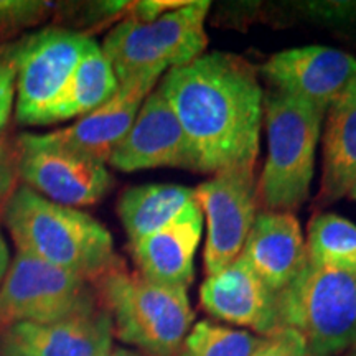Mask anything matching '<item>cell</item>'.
<instances>
[{"label":"cell","instance_id":"cell-25","mask_svg":"<svg viewBox=\"0 0 356 356\" xmlns=\"http://www.w3.org/2000/svg\"><path fill=\"white\" fill-rule=\"evenodd\" d=\"M252 356H315L299 333L282 328L267 337L266 343Z\"/></svg>","mask_w":356,"mask_h":356},{"label":"cell","instance_id":"cell-12","mask_svg":"<svg viewBox=\"0 0 356 356\" xmlns=\"http://www.w3.org/2000/svg\"><path fill=\"white\" fill-rule=\"evenodd\" d=\"M262 74L275 91L307 102L325 115L356 76V58L320 44L291 48L270 56L262 65Z\"/></svg>","mask_w":356,"mask_h":356},{"label":"cell","instance_id":"cell-14","mask_svg":"<svg viewBox=\"0 0 356 356\" xmlns=\"http://www.w3.org/2000/svg\"><path fill=\"white\" fill-rule=\"evenodd\" d=\"M113 320L97 307L51 323H15L0 330V356H102L113 348Z\"/></svg>","mask_w":356,"mask_h":356},{"label":"cell","instance_id":"cell-29","mask_svg":"<svg viewBox=\"0 0 356 356\" xmlns=\"http://www.w3.org/2000/svg\"><path fill=\"white\" fill-rule=\"evenodd\" d=\"M350 197H351V198H353V200H356V185H355V188H353V190H351Z\"/></svg>","mask_w":356,"mask_h":356},{"label":"cell","instance_id":"cell-6","mask_svg":"<svg viewBox=\"0 0 356 356\" xmlns=\"http://www.w3.org/2000/svg\"><path fill=\"white\" fill-rule=\"evenodd\" d=\"M210 2H184L154 20L136 17L122 20L111 30L102 51L119 83L145 71L180 68L203 55L208 44L204 22Z\"/></svg>","mask_w":356,"mask_h":356},{"label":"cell","instance_id":"cell-9","mask_svg":"<svg viewBox=\"0 0 356 356\" xmlns=\"http://www.w3.org/2000/svg\"><path fill=\"white\" fill-rule=\"evenodd\" d=\"M256 165L226 168L195 188L203 220L207 244L203 261L207 275L216 274L241 254L257 215Z\"/></svg>","mask_w":356,"mask_h":356},{"label":"cell","instance_id":"cell-13","mask_svg":"<svg viewBox=\"0 0 356 356\" xmlns=\"http://www.w3.org/2000/svg\"><path fill=\"white\" fill-rule=\"evenodd\" d=\"M109 163L121 172L172 167L193 170V160L170 102L159 86L142 102L139 113Z\"/></svg>","mask_w":356,"mask_h":356},{"label":"cell","instance_id":"cell-24","mask_svg":"<svg viewBox=\"0 0 356 356\" xmlns=\"http://www.w3.org/2000/svg\"><path fill=\"white\" fill-rule=\"evenodd\" d=\"M19 180V152L17 142L8 140L7 137L0 139V216L3 208L17 188Z\"/></svg>","mask_w":356,"mask_h":356},{"label":"cell","instance_id":"cell-19","mask_svg":"<svg viewBox=\"0 0 356 356\" xmlns=\"http://www.w3.org/2000/svg\"><path fill=\"white\" fill-rule=\"evenodd\" d=\"M195 207H198V200L193 188L152 184L124 191L118 211L132 244L168 228Z\"/></svg>","mask_w":356,"mask_h":356},{"label":"cell","instance_id":"cell-11","mask_svg":"<svg viewBox=\"0 0 356 356\" xmlns=\"http://www.w3.org/2000/svg\"><path fill=\"white\" fill-rule=\"evenodd\" d=\"M19 178L50 202L63 207L95 204L113 188L114 180L104 163L30 140H17Z\"/></svg>","mask_w":356,"mask_h":356},{"label":"cell","instance_id":"cell-17","mask_svg":"<svg viewBox=\"0 0 356 356\" xmlns=\"http://www.w3.org/2000/svg\"><path fill=\"white\" fill-rule=\"evenodd\" d=\"M202 231L203 213L198 204L168 228L132 243L137 273L160 286L188 289Z\"/></svg>","mask_w":356,"mask_h":356},{"label":"cell","instance_id":"cell-15","mask_svg":"<svg viewBox=\"0 0 356 356\" xmlns=\"http://www.w3.org/2000/svg\"><path fill=\"white\" fill-rule=\"evenodd\" d=\"M200 302L215 318L249 327L261 337H270L280 330L277 293L239 256L204 279Z\"/></svg>","mask_w":356,"mask_h":356},{"label":"cell","instance_id":"cell-26","mask_svg":"<svg viewBox=\"0 0 356 356\" xmlns=\"http://www.w3.org/2000/svg\"><path fill=\"white\" fill-rule=\"evenodd\" d=\"M15 95V66L7 48H0V134L7 126Z\"/></svg>","mask_w":356,"mask_h":356},{"label":"cell","instance_id":"cell-22","mask_svg":"<svg viewBox=\"0 0 356 356\" xmlns=\"http://www.w3.org/2000/svg\"><path fill=\"white\" fill-rule=\"evenodd\" d=\"M266 340L267 337L202 320L190 328L175 356H252Z\"/></svg>","mask_w":356,"mask_h":356},{"label":"cell","instance_id":"cell-21","mask_svg":"<svg viewBox=\"0 0 356 356\" xmlns=\"http://www.w3.org/2000/svg\"><path fill=\"white\" fill-rule=\"evenodd\" d=\"M305 249L314 264L356 275V225L346 218L335 213L315 215Z\"/></svg>","mask_w":356,"mask_h":356},{"label":"cell","instance_id":"cell-1","mask_svg":"<svg viewBox=\"0 0 356 356\" xmlns=\"http://www.w3.org/2000/svg\"><path fill=\"white\" fill-rule=\"evenodd\" d=\"M193 160V172L256 165L264 92L254 66L233 53H203L159 84Z\"/></svg>","mask_w":356,"mask_h":356},{"label":"cell","instance_id":"cell-20","mask_svg":"<svg viewBox=\"0 0 356 356\" xmlns=\"http://www.w3.org/2000/svg\"><path fill=\"white\" fill-rule=\"evenodd\" d=\"M118 88L119 81L104 51L96 42L89 40L63 92L42 115L38 126L68 121L78 115L83 118L111 99Z\"/></svg>","mask_w":356,"mask_h":356},{"label":"cell","instance_id":"cell-28","mask_svg":"<svg viewBox=\"0 0 356 356\" xmlns=\"http://www.w3.org/2000/svg\"><path fill=\"white\" fill-rule=\"evenodd\" d=\"M102 356H140V355L134 353V351L124 350V348H111L108 353L102 355Z\"/></svg>","mask_w":356,"mask_h":356},{"label":"cell","instance_id":"cell-7","mask_svg":"<svg viewBox=\"0 0 356 356\" xmlns=\"http://www.w3.org/2000/svg\"><path fill=\"white\" fill-rule=\"evenodd\" d=\"M96 309L86 279L19 251L0 284V330L24 322H60Z\"/></svg>","mask_w":356,"mask_h":356},{"label":"cell","instance_id":"cell-3","mask_svg":"<svg viewBox=\"0 0 356 356\" xmlns=\"http://www.w3.org/2000/svg\"><path fill=\"white\" fill-rule=\"evenodd\" d=\"M95 284L119 340L150 356H175L195 320L186 289L155 284L119 259Z\"/></svg>","mask_w":356,"mask_h":356},{"label":"cell","instance_id":"cell-8","mask_svg":"<svg viewBox=\"0 0 356 356\" xmlns=\"http://www.w3.org/2000/svg\"><path fill=\"white\" fill-rule=\"evenodd\" d=\"M89 40L79 32L50 26L6 44L15 66L17 121L38 126L63 92Z\"/></svg>","mask_w":356,"mask_h":356},{"label":"cell","instance_id":"cell-4","mask_svg":"<svg viewBox=\"0 0 356 356\" xmlns=\"http://www.w3.org/2000/svg\"><path fill=\"white\" fill-rule=\"evenodd\" d=\"M264 118L267 159L257 180V204L292 213L309 198L325 115L273 89L264 97Z\"/></svg>","mask_w":356,"mask_h":356},{"label":"cell","instance_id":"cell-18","mask_svg":"<svg viewBox=\"0 0 356 356\" xmlns=\"http://www.w3.org/2000/svg\"><path fill=\"white\" fill-rule=\"evenodd\" d=\"M318 204L338 202L356 185V76L325 114Z\"/></svg>","mask_w":356,"mask_h":356},{"label":"cell","instance_id":"cell-16","mask_svg":"<svg viewBox=\"0 0 356 356\" xmlns=\"http://www.w3.org/2000/svg\"><path fill=\"white\" fill-rule=\"evenodd\" d=\"M270 291H284L307 261L304 234L291 211L257 213L241 254Z\"/></svg>","mask_w":356,"mask_h":356},{"label":"cell","instance_id":"cell-2","mask_svg":"<svg viewBox=\"0 0 356 356\" xmlns=\"http://www.w3.org/2000/svg\"><path fill=\"white\" fill-rule=\"evenodd\" d=\"M2 218L17 251L88 282H95L118 262L113 236L99 221L50 202L26 185L17 186Z\"/></svg>","mask_w":356,"mask_h":356},{"label":"cell","instance_id":"cell-27","mask_svg":"<svg viewBox=\"0 0 356 356\" xmlns=\"http://www.w3.org/2000/svg\"><path fill=\"white\" fill-rule=\"evenodd\" d=\"M8 264H10V256H8V248L6 241H3L2 234H0V284H2L3 277H6V273L8 269Z\"/></svg>","mask_w":356,"mask_h":356},{"label":"cell","instance_id":"cell-10","mask_svg":"<svg viewBox=\"0 0 356 356\" xmlns=\"http://www.w3.org/2000/svg\"><path fill=\"white\" fill-rule=\"evenodd\" d=\"M163 74L165 71L152 70L119 83L118 91L111 99L79 118L73 126L43 136L29 134L30 140L101 163L109 162L114 149L131 129L142 102Z\"/></svg>","mask_w":356,"mask_h":356},{"label":"cell","instance_id":"cell-30","mask_svg":"<svg viewBox=\"0 0 356 356\" xmlns=\"http://www.w3.org/2000/svg\"><path fill=\"white\" fill-rule=\"evenodd\" d=\"M351 351H350V356H356V345L353 346V348H350Z\"/></svg>","mask_w":356,"mask_h":356},{"label":"cell","instance_id":"cell-5","mask_svg":"<svg viewBox=\"0 0 356 356\" xmlns=\"http://www.w3.org/2000/svg\"><path fill=\"white\" fill-rule=\"evenodd\" d=\"M279 328L304 338L315 356H337L356 345V275L314 264L277 293Z\"/></svg>","mask_w":356,"mask_h":356},{"label":"cell","instance_id":"cell-23","mask_svg":"<svg viewBox=\"0 0 356 356\" xmlns=\"http://www.w3.org/2000/svg\"><path fill=\"white\" fill-rule=\"evenodd\" d=\"M53 7L50 2L0 0V40L40 24L50 15Z\"/></svg>","mask_w":356,"mask_h":356}]
</instances>
